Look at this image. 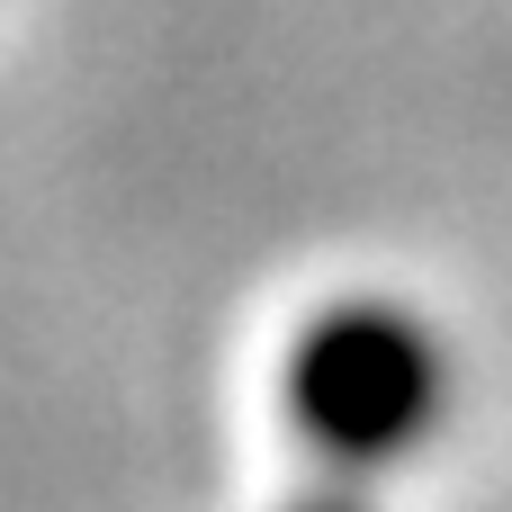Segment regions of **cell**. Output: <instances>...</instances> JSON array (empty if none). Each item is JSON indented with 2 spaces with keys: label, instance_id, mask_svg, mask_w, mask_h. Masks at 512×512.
<instances>
[{
  "label": "cell",
  "instance_id": "1",
  "mask_svg": "<svg viewBox=\"0 0 512 512\" xmlns=\"http://www.w3.org/2000/svg\"><path fill=\"white\" fill-rule=\"evenodd\" d=\"M441 414H450V360L387 297L324 306L288 351V423L342 477L396 468L423 432H441Z\"/></svg>",
  "mask_w": 512,
  "mask_h": 512
},
{
  "label": "cell",
  "instance_id": "2",
  "mask_svg": "<svg viewBox=\"0 0 512 512\" xmlns=\"http://www.w3.org/2000/svg\"><path fill=\"white\" fill-rule=\"evenodd\" d=\"M288 512H369V495L333 477V486H315V495H297V504H288Z\"/></svg>",
  "mask_w": 512,
  "mask_h": 512
}]
</instances>
